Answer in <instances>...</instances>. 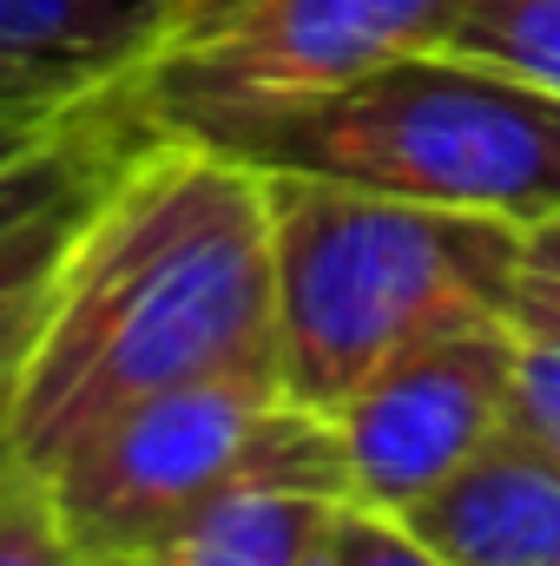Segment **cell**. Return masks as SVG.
<instances>
[{"label": "cell", "instance_id": "cell-1", "mask_svg": "<svg viewBox=\"0 0 560 566\" xmlns=\"http://www.w3.org/2000/svg\"><path fill=\"white\" fill-rule=\"evenodd\" d=\"M205 376H278L271 185L152 126L60 251L0 434L46 474L106 416Z\"/></svg>", "mask_w": 560, "mask_h": 566}, {"label": "cell", "instance_id": "cell-2", "mask_svg": "<svg viewBox=\"0 0 560 566\" xmlns=\"http://www.w3.org/2000/svg\"><path fill=\"white\" fill-rule=\"evenodd\" d=\"M278 271V382L336 416L422 343L521 310L528 224L416 205L310 171H265Z\"/></svg>", "mask_w": 560, "mask_h": 566}, {"label": "cell", "instance_id": "cell-3", "mask_svg": "<svg viewBox=\"0 0 560 566\" xmlns=\"http://www.w3.org/2000/svg\"><path fill=\"white\" fill-rule=\"evenodd\" d=\"M258 171H310L515 224L560 218V93L455 53H403L297 99H218L165 119Z\"/></svg>", "mask_w": 560, "mask_h": 566}, {"label": "cell", "instance_id": "cell-4", "mask_svg": "<svg viewBox=\"0 0 560 566\" xmlns=\"http://www.w3.org/2000/svg\"><path fill=\"white\" fill-rule=\"evenodd\" d=\"M46 481L80 560H158L178 534L245 494L343 501V448L330 416L290 402L278 376H205L106 416L46 468Z\"/></svg>", "mask_w": 560, "mask_h": 566}, {"label": "cell", "instance_id": "cell-5", "mask_svg": "<svg viewBox=\"0 0 560 566\" xmlns=\"http://www.w3.org/2000/svg\"><path fill=\"white\" fill-rule=\"evenodd\" d=\"M521 422V323H475L376 369L336 416L343 501L409 514Z\"/></svg>", "mask_w": 560, "mask_h": 566}, {"label": "cell", "instance_id": "cell-6", "mask_svg": "<svg viewBox=\"0 0 560 566\" xmlns=\"http://www.w3.org/2000/svg\"><path fill=\"white\" fill-rule=\"evenodd\" d=\"M462 0H238L139 73L152 126L218 99H297L428 53Z\"/></svg>", "mask_w": 560, "mask_h": 566}, {"label": "cell", "instance_id": "cell-7", "mask_svg": "<svg viewBox=\"0 0 560 566\" xmlns=\"http://www.w3.org/2000/svg\"><path fill=\"white\" fill-rule=\"evenodd\" d=\"M178 0H0V126L53 133L165 53Z\"/></svg>", "mask_w": 560, "mask_h": 566}, {"label": "cell", "instance_id": "cell-8", "mask_svg": "<svg viewBox=\"0 0 560 566\" xmlns=\"http://www.w3.org/2000/svg\"><path fill=\"white\" fill-rule=\"evenodd\" d=\"M448 566H560V454L515 422L481 461L403 514Z\"/></svg>", "mask_w": 560, "mask_h": 566}, {"label": "cell", "instance_id": "cell-9", "mask_svg": "<svg viewBox=\"0 0 560 566\" xmlns=\"http://www.w3.org/2000/svg\"><path fill=\"white\" fill-rule=\"evenodd\" d=\"M336 507V494H245L178 534L158 566H317Z\"/></svg>", "mask_w": 560, "mask_h": 566}, {"label": "cell", "instance_id": "cell-10", "mask_svg": "<svg viewBox=\"0 0 560 566\" xmlns=\"http://www.w3.org/2000/svg\"><path fill=\"white\" fill-rule=\"evenodd\" d=\"M120 171V165H113ZM106 171V178H113ZM100 178V185H106ZM100 185L33 211L27 224H13L0 238V422H7V402H13V382H20V363H27V343H33V323H40V303L53 290V271H60V251L80 224V211L100 198Z\"/></svg>", "mask_w": 560, "mask_h": 566}, {"label": "cell", "instance_id": "cell-11", "mask_svg": "<svg viewBox=\"0 0 560 566\" xmlns=\"http://www.w3.org/2000/svg\"><path fill=\"white\" fill-rule=\"evenodd\" d=\"M435 53L481 60L541 93H560V0H462Z\"/></svg>", "mask_w": 560, "mask_h": 566}, {"label": "cell", "instance_id": "cell-12", "mask_svg": "<svg viewBox=\"0 0 560 566\" xmlns=\"http://www.w3.org/2000/svg\"><path fill=\"white\" fill-rule=\"evenodd\" d=\"M0 566H80L53 481L0 434Z\"/></svg>", "mask_w": 560, "mask_h": 566}, {"label": "cell", "instance_id": "cell-13", "mask_svg": "<svg viewBox=\"0 0 560 566\" xmlns=\"http://www.w3.org/2000/svg\"><path fill=\"white\" fill-rule=\"evenodd\" d=\"M317 566H448L416 527H403L396 514H370V507H336L323 560Z\"/></svg>", "mask_w": 560, "mask_h": 566}, {"label": "cell", "instance_id": "cell-14", "mask_svg": "<svg viewBox=\"0 0 560 566\" xmlns=\"http://www.w3.org/2000/svg\"><path fill=\"white\" fill-rule=\"evenodd\" d=\"M521 323V422L560 454V316L515 310Z\"/></svg>", "mask_w": 560, "mask_h": 566}, {"label": "cell", "instance_id": "cell-15", "mask_svg": "<svg viewBox=\"0 0 560 566\" xmlns=\"http://www.w3.org/2000/svg\"><path fill=\"white\" fill-rule=\"evenodd\" d=\"M521 310L560 316V218L528 231V277H521Z\"/></svg>", "mask_w": 560, "mask_h": 566}, {"label": "cell", "instance_id": "cell-16", "mask_svg": "<svg viewBox=\"0 0 560 566\" xmlns=\"http://www.w3.org/2000/svg\"><path fill=\"white\" fill-rule=\"evenodd\" d=\"M225 7H238V0H178V27H172V40H185V33H198V27H211ZM165 40V46H172Z\"/></svg>", "mask_w": 560, "mask_h": 566}, {"label": "cell", "instance_id": "cell-17", "mask_svg": "<svg viewBox=\"0 0 560 566\" xmlns=\"http://www.w3.org/2000/svg\"><path fill=\"white\" fill-rule=\"evenodd\" d=\"M80 566H158V560H133V554H100V560H80Z\"/></svg>", "mask_w": 560, "mask_h": 566}]
</instances>
